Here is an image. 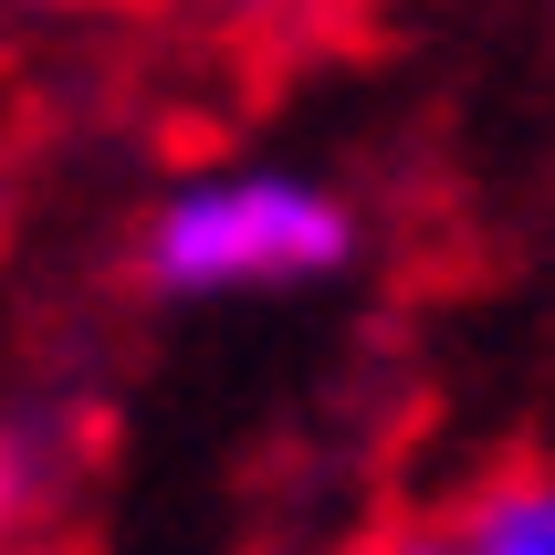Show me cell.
Masks as SVG:
<instances>
[{"instance_id": "cell-1", "label": "cell", "mask_w": 555, "mask_h": 555, "mask_svg": "<svg viewBox=\"0 0 555 555\" xmlns=\"http://www.w3.org/2000/svg\"><path fill=\"white\" fill-rule=\"evenodd\" d=\"M357 210L305 168H210L179 179L147 210L137 273L157 305H231V294H294V283L346 273Z\"/></svg>"}, {"instance_id": "cell-4", "label": "cell", "mask_w": 555, "mask_h": 555, "mask_svg": "<svg viewBox=\"0 0 555 555\" xmlns=\"http://www.w3.org/2000/svg\"><path fill=\"white\" fill-rule=\"evenodd\" d=\"M377 555H472L462 534H399V545H377Z\"/></svg>"}, {"instance_id": "cell-3", "label": "cell", "mask_w": 555, "mask_h": 555, "mask_svg": "<svg viewBox=\"0 0 555 555\" xmlns=\"http://www.w3.org/2000/svg\"><path fill=\"white\" fill-rule=\"evenodd\" d=\"M11 534H22V462L0 451V555H11Z\"/></svg>"}, {"instance_id": "cell-2", "label": "cell", "mask_w": 555, "mask_h": 555, "mask_svg": "<svg viewBox=\"0 0 555 555\" xmlns=\"http://www.w3.org/2000/svg\"><path fill=\"white\" fill-rule=\"evenodd\" d=\"M472 555H555V472H514L462 514Z\"/></svg>"}]
</instances>
